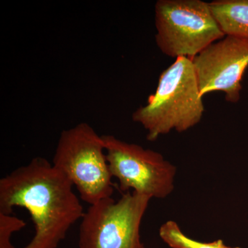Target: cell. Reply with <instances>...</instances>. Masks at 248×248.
Listing matches in <instances>:
<instances>
[{
    "label": "cell",
    "instance_id": "1",
    "mask_svg": "<svg viewBox=\"0 0 248 248\" xmlns=\"http://www.w3.org/2000/svg\"><path fill=\"white\" fill-rule=\"evenodd\" d=\"M73 184L44 157L33 158L0 179V214L28 210L35 235L23 248H57L84 212Z\"/></svg>",
    "mask_w": 248,
    "mask_h": 248
},
{
    "label": "cell",
    "instance_id": "2",
    "mask_svg": "<svg viewBox=\"0 0 248 248\" xmlns=\"http://www.w3.org/2000/svg\"><path fill=\"white\" fill-rule=\"evenodd\" d=\"M204 110L192 60L179 58L161 73L154 94L134 112L133 120L148 132V141H155L172 130L183 133L195 126Z\"/></svg>",
    "mask_w": 248,
    "mask_h": 248
},
{
    "label": "cell",
    "instance_id": "3",
    "mask_svg": "<svg viewBox=\"0 0 248 248\" xmlns=\"http://www.w3.org/2000/svg\"><path fill=\"white\" fill-rule=\"evenodd\" d=\"M53 166L76 186L80 198L90 205L114 193L102 135L87 123L63 130L59 138Z\"/></svg>",
    "mask_w": 248,
    "mask_h": 248
},
{
    "label": "cell",
    "instance_id": "4",
    "mask_svg": "<svg viewBox=\"0 0 248 248\" xmlns=\"http://www.w3.org/2000/svg\"><path fill=\"white\" fill-rule=\"evenodd\" d=\"M155 11L156 45L171 58L192 59L226 36L202 0H159Z\"/></svg>",
    "mask_w": 248,
    "mask_h": 248
},
{
    "label": "cell",
    "instance_id": "5",
    "mask_svg": "<svg viewBox=\"0 0 248 248\" xmlns=\"http://www.w3.org/2000/svg\"><path fill=\"white\" fill-rule=\"evenodd\" d=\"M151 199L128 192L90 205L79 226V248H145L140 227Z\"/></svg>",
    "mask_w": 248,
    "mask_h": 248
},
{
    "label": "cell",
    "instance_id": "6",
    "mask_svg": "<svg viewBox=\"0 0 248 248\" xmlns=\"http://www.w3.org/2000/svg\"><path fill=\"white\" fill-rule=\"evenodd\" d=\"M102 138L111 174L118 180L121 191L164 199L174 190L177 169L160 153L113 135Z\"/></svg>",
    "mask_w": 248,
    "mask_h": 248
},
{
    "label": "cell",
    "instance_id": "7",
    "mask_svg": "<svg viewBox=\"0 0 248 248\" xmlns=\"http://www.w3.org/2000/svg\"><path fill=\"white\" fill-rule=\"evenodd\" d=\"M191 60L202 97L220 91L226 94L227 102H239L248 68V40L226 35Z\"/></svg>",
    "mask_w": 248,
    "mask_h": 248
},
{
    "label": "cell",
    "instance_id": "8",
    "mask_svg": "<svg viewBox=\"0 0 248 248\" xmlns=\"http://www.w3.org/2000/svg\"><path fill=\"white\" fill-rule=\"evenodd\" d=\"M209 6L225 35L248 40V0H216Z\"/></svg>",
    "mask_w": 248,
    "mask_h": 248
},
{
    "label": "cell",
    "instance_id": "9",
    "mask_svg": "<svg viewBox=\"0 0 248 248\" xmlns=\"http://www.w3.org/2000/svg\"><path fill=\"white\" fill-rule=\"evenodd\" d=\"M159 236L172 248H239L228 247L221 240L212 243H202L190 239L182 232L177 223L173 221H167L161 226Z\"/></svg>",
    "mask_w": 248,
    "mask_h": 248
},
{
    "label": "cell",
    "instance_id": "10",
    "mask_svg": "<svg viewBox=\"0 0 248 248\" xmlns=\"http://www.w3.org/2000/svg\"><path fill=\"white\" fill-rule=\"evenodd\" d=\"M26 225L22 219L12 215L0 214V248H15L11 244V236Z\"/></svg>",
    "mask_w": 248,
    "mask_h": 248
}]
</instances>
